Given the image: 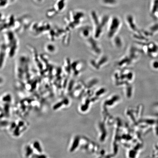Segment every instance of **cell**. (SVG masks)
Wrapping results in <instances>:
<instances>
[{"instance_id":"1","label":"cell","mask_w":158,"mask_h":158,"mask_svg":"<svg viewBox=\"0 0 158 158\" xmlns=\"http://www.w3.org/2000/svg\"><path fill=\"white\" fill-rule=\"evenodd\" d=\"M15 0H1V7H6L15 2Z\"/></svg>"},{"instance_id":"2","label":"cell","mask_w":158,"mask_h":158,"mask_svg":"<svg viewBox=\"0 0 158 158\" xmlns=\"http://www.w3.org/2000/svg\"><path fill=\"white\" fill-rule=\"evenodd\" d=\"M34 146L35 147V148H37V150H38L39 151H41L39 143H35L34 144Z\"/></svg>"},{"instance_id":"3","label":"cell","mask_w":158,"mask_h":158,"mask_svg":"<svg viewBox=\"0 0 158 158\" xmlns=\"http://www.w3.org/2000/svg\"><path fill=\"white\" fill-rule=\"evenodd\" d=\"M105 3H108L109 4H114L116 1L115 0H104Z\"/></svg>"},{"instance_id":"4","label":"cell","mask_w":158,"mask_h":158,"mask_svg":"<svg viewBox=\"0 0 158 158\" xmlns=\"http://www.w3.org/2000/svg\"><path fill=\"white\" fill-rule=\"evenodd\" d=\"M34 1H36V2H41L43 1V0H34Z\"/></svg>"}]
</instances>
